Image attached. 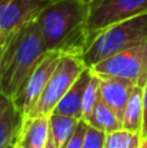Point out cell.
Instances as JSON below:
<instances>
[{"mask_svg": "<svg viewBox=\"0 0 147 148\" xmlns=\"http://www.w3.org/2000/svg\"><path fill=\"white\" fill-rule=\"evenodd\" d=\"M89 14L90 0H52L35 20L47 52L82 56L93 43Z\"/></svg>", "mask_w": 147, "mask_h": 148, "instance_id": "obj_1", "label": "cell"}, {"mask_svg": "<svg viewBox=\"0 0 147 148\" xmlns=\"http://www.w3.org/2000/svg\"><path fill=\"white\" fill-rule=\"evenodd\" d=\"M47 53L36 21L27 23L3 44L0 91L14 100L35 66Z\"/></svg>", "mask_w": 147, "mask_h": 148, "instance_id": "obj_2", "label": "cell"}, {"mask_svg": "<svg viewBox=\"0 0 147 148\" xmlns=\"http://www.w3.org/2000/svg\"><path fill=\"white\" fill-rule=\"evenodd\" d=\"M147 40V13L113 23L94 38L81 56L86 68H93L103 60Z\"/></svg>", "mask_w": 147, "mask_h": 148, "instance_id": "obj_3", "label": "cell"}, {"mask_svg": "<svg viewBox=\"0 0 147 148\" xmlns=\"http://www.w3.org/2000/svg\"><path fill=\"white\" fill-rule=\"evenodd\" d=\"M86 69L82 59L72 55H63L57 64L54 74L51 75L47 86L44 87L38 101L30 110L27 117H41L49 116L54 113L57 103L63 99L67 91L72 87V84L77 81L81 73Z\"/></svg>", "mask_w": 147, "mask_h": 148, "instance_id": "obj_4", "label": "cell"}, {"mask_svg": "<svg viewBox=\"0 0 147 148\" xmlns=\"http://www.w3.org/2000/svg\"><path fill=\"white\" fill-rule=\"evenodd\" d=\"M90 69L96 75L122 78L143 88L147 83V40L103 60Z\"/></svg>", "mask_w": 147, "mask_h": 148, "instance_id": "obj_5", "label": "cell"}, {"mask_svg": "<svg viewBox=\"0 0 147 148\" xmlns=\"http://www.w3.org/2000/svg\"><path fill=\"white\" fill-rule=\"evenodd\" d=\"M147 13V0H90L89 31L93 40L113 23Z\"/></svg>", "mask_w": 147, "mask_h": 148, "instance_id": "obj_6", "label": "cell"}, {"mask_svg": "<svg viewBox=\"0 0 147 148\" xmlns=\"http://www.w3.org/2000/svg\"><path fill=\"white\" fill-rule=\"evenodd\" d=\"M52 0H0V44L36 20Z\"/></svg>", "mask_w": 147, "mask_h": 148, "instance_id": "obj_7", "label": "cell"}, {"mask_svg": "<svg viewBox=\"0 0 147 148\" xmlns=\"http://www.w3.org/2000/svg\"><path fill=\"white\" fill-rule=\"evenodd\" d=\"M61 56L63 55L56 51L47 52L41 60V62L33 70V73L30 74V77L26 79L25 84L20 90L17 96L14 97L13 101L16 107L21 110L23 117H27L30 110L38 101L39 96L42 95L44 87L47 86L51 75L54 74Z\"/></svg>", "mask_w": 147, "mask_h": 148, "instance_id": "obj_8", "label": "cell"}, {"mask_svg": "<svg viewBox=\"0 0 147 148\" xmlns=\"http://www.w3.org/2000/svg\"><path fill=\"white\" fill-rule=\"evenodd\" d=\"M99 77V96L122 121L126 103L135 84L130 81L115 77Z\"/></svg>", "mask_w": 147, "mask_h": 148, "instance_id": "obj_9", "label": "cell"}, {"mask_svg": "<svg viewBox=\"0 0 147 148\" xmlns=\"http://www.w3.org/2000/svg\"><path fill=\"white\" fill-rule=\"evenodd\" d=\"M23 118L13 99L0 91V148H8L16 143L22 129Z\"/></svg>", "mask_w": 147, "mask_h": 148, "instance_id": "obj_10", "label": "cell"}, {"mask_svg": "<svg viewBox=\"0 0 147 148\" xmlns=\"http://www.w3.org/2000/svg\"><path fill=\"white\" fill-rule=\"evenodd\" d=\"M90 77L91 69L86 68L77 78V81L72 84V87L67 91V94L63 96V99L57 103L56 108L54 109L55 114H63L81 120V117H82V99L87 83L90 81Z\"/></svg>", "mask_w": 147, "mask_h": 148, "instance_id": "obj_11", "label": "cell"}, {"mask_svg": "<svg viewBox=\"0 0 147 148\" xmlns=\"http://www.w3.org/2000/svg\"><path fill=\"white\" fill-rule=\"evenodd\" d=\"M49 136V117H25L18 142L25 148H46Z\"/></svg>", "mask_w": 147, "mask_h": 148, "instance_id": "obj_12", "label": "cell"}, {"mask_svg": "<svg viewBox=\"0 0 147 148\" xmlns=\"http://www.w3.org/2000/svg\"><path fill=\"white\" fill-rule=\"evenodd\" d=\"M143 125V88L135 86L126 103L122 116V129L142 135Z\"/></svg>", "mask_w": 147, "mask_h": 148, "instance_id": "obj_13", "label": "cell"}, {"mask_svg": "<svg viewBox=\"0 0 147 148\" xmlns=\"http://www.w3.org/2000/svg\"><path fill=\"white\" fill-rule=\"evenodd\" d=\"M80 121L81 120L78 118L55 113L49 116V135L56 148H65L69 139L74 134Z\"/></svg>", "mask_w": 147, "mask_h": 148, "instance_id": "obj_14", "label": "cell"}, {"mask_svg": "<svg viewBox=\"0 0 147 148\" xmlns=\"http://www.w3.org/2000/svg\"><path fill=\"white\" fill-rule=\"evenodd\" d=\"M87 123L107 134L122 129V121L103 101V99L100 96H99L98 101H96L95 107H94V110L91 113V117L89 118Z\"/></svg>", "mask_w": 147, "mask_h": 148, "instance_id": "obj_15", "label": "cell"}, {"mask_svg": "<svg viewBox=\"0 0 147 148\" xmlns=\"http://www.w3.org/2000/svg\"><path fill=\"white\" fill-rule=\"evenodd\" d=\"M141 142H142L141 134L120 129L107 134L104 148H139Z\"/></svg>", "mask_w": 147, "mask_h": 148, "instance_id": "obj_16", "label": "cell"}, {"mask_svg": "<svg viewBox=\"0 0 147 148\" xmlns=\"http://www.w3.org/2000/svg\"><path fill=\"white\" fill-rule=\"evenodd\" d=\"M98 99H99V77L91 70L90 81L87 83V87L85 90L82 99V117H81V120L87 122L89 118L91 117V113H93Z\"/></svg>", "mask_w": 147, "mask_h": 148, "instance_id": "obj_17", "label": "cell"}, {"mask_svg": "<svg viewBox=\"0 0 147 148\" xmlns=\"http://www.w3.org/2000/svg\"><path fill=\"white\" fill-rule=\"evenodd\" d=\"M106 138L107 133L87 123L82 148H104L106 147Z\"/></svg>", "mask_w": 147, "mask_h": 148, "instance_id": "obj_18", "label": "cell"}, {"mask_svg": "<svg viewBox=\"0 0 147 148\" xmlns=\"http://www.w3.org/2000/svg\"><path fill=\"white\" fill-rule=\"evenodd\" d=\"M86 129H87V122L81 120L80 122H78V126H77V129H76L74 134H73L72 138L69 139V142L67 143L65 148H82Z\"/></svg>", "mask_w": 147, "mask_h": 148, "instance_id": "obj_19", "label": "cell"}, {"mask_svg": "<svg viewBox=\"0 0 147 148\" xmlns=\"http://www.w3.org/2000/svg\"><path fill=\"white\" fill-rule=\"evenodd\" d=\"M142 136H147V83L143 87V125Z\"/></svg>", "mask_w": 147, "mask_h": 148, "instance_id": "obj_20", "label": "cell"}, {"mask_svg": "<svg viewBox=\"0 0 147 148\" xmlns=\"http://www.w3.org/2000/svg\"><path fill=\"white\" fill-rule=\"evenodd\" d=\"M46 148H56V146H55V143H54V140H52V138H51V135L48 136V140H47Z\"/></svg>", "mask_w": 147, "mask_h": 148, "instance_id": "obj_21", "label": "cell"}, {"mask_svg": "<svg viewBox=\"0 0 147 148\" xmlns=\"http://www.w3.org/2000/svg\"><path fill=\"white\" fill-rule=\"evenodd\" d=\"M139 148H147V136H142V142H141Z\"/></svg>", "mask_w": 147, "mask_h": 148, "instance_id": "obj_22", "label": "cell"}, {"mask_svg": "<svg viewBox=\"0 0 147 148\" xmlns=\"http://www.w3.org/2000/svg\"><path fill=\"white\" fill-rule=\"evenodd\" d=\"M14 148H25V147H22L20 144V142H18V139H17V142H16V146H14Z\"/></svg>", "mask_w": 147, "mask_h": 148, "instance_id": "obj_23", "label": "cell"}, {"mask_svg": "<svg viewBox=\"0 0 147 148\" xmlns=\"http://www.w3.org/2000/svg\"><path fill=\"white\" fill-rule=\"evenodd\" d=\"M1 55H3V44H0V60H1Z\"/></svg>", "mask_w": 147, "mask_h": 148, "instance_id": "obj_24", "label": "cell"}, {"mask_svg": "<svg viewBox=\"0 0 147 148\" xmlns=\"http://www.w3.org/2000/svg\"><path fill=\"white\" fill-rule=\"evenodd\" d=\"M16 142H17V140H16ZM8 148H14V144H12V146H10V147H8Z\"/></svg>", "mask_w": 147, "mask_h": 148, "instance_id": "obj_25", "label": "cell"}, {"mask_svg": "<svg viewBox=\"0 0 147 148\" xmlns=\"http://www.w3.org/2000/svg\"><path fill=\"white\" fill-rule=\"evenodd\" d=\"M14 146H16V143H14Z\"/></svg>", "mask_w": 147, "mask_h": 148, "instance_id": "obj_26", "label": "cell"}]
</instances>
